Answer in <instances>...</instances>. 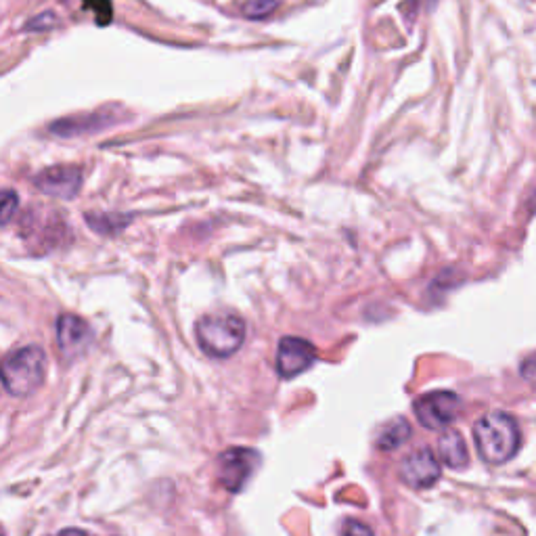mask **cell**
Returning <instances> with one entry per match:
<instances>
[{"label": "cell", "instance_id": "cell-13", "mask_svg": "<svg viewBox=\"0 0 536 536\" xmlns=\"http://www.w3.org/2000/svg\"><path fill=\"white\" fill-rule=\"evenodd\" d=\"M86 222L97 233L114 235V233H120L128 225L130 216H126V214H86Z\"/></svg>", "mask_w": 536, "mask_h": 536}, {"label": "cell", "instance_id": "cell-19", "mask_svg": "<svg viewBox=\"0 0 536 536\" xmlns=\"http://www.w3.org/2000/svg\"><path fill=\"white\" fill-rule=\"evenodd\" d=\"M520 371H522V377H524V379H528V382L536 384V352L530 354V356H526Z\"/></svg>", "mask_w": 536, "mask_h": 536}, {"label": "cell", "instance_id": "cell-20", "mask_svg": "<svg viewBox=\"0 0 536 536\" xmlns=\"http://www.w3.org/2000/svg\"><path fill=\"white\" fill-rule=\"evenodd\" d=\"M55 536H91V534H86L84 530H78V528H65V530L57 532Z\"/></svg>", "mask_w": 536, "mask_h": 536}, {"label": "cell", "instance_id": "cell-1", "mask_svg": "<svg viewBox=\"0 0 536 536\" xmlns=\"http://www.w3.org/2000/svg\"><path fill=\"white\" fill-rule=\"evenodd\" d=\"M478 455L490 465H503L520 451L522 434L518 421L507 413L495 411L480 417L474 426Z\"/></svg>", "mask_w": 536, "mask_h": 536}, {"label": "cell", "instance_id": "cell-9", "mask_svg": "<svg viewBox=\"0 0 536 536\" xmlns=\"http://www.w3.org/2000/svg\"><path fill=\"white\" fill-rule=\"evenodd\" d=\"M398 474L409 488H430L440 480V461L430 449H417L405 457Z\"/></svg>", "mask_w": 536, "mask_h": 536}, {"label": "cell", "instance_id": "cell-7", "mask_svg": "<svg viewBox=\"0 0 536 536\" xmlns=\"http://www.w3.org/2000/svg\"><path fill=\"white\" fill-rule=\"evenodd\" d=\"M315 363H317V350L308 340L289 335V338H283L279 342L277 373L283 379H294L300 373L308 371Z\"/></svg>", "mask_w": 536, "mask_h": 536}, {"label": "cell", "instance_id": "cell-17", "mask_svg": "<svg viewBox=\"0 0 536 536\" xmlns=\"http://www.w3.org/2000/svg\"><path fill=\"white\" fill-rule=\"evenodd\" d=\"M17 206H19V197H17V193L11 191V189H7V191L3 193V225H9V220L13 218Z\"/></svg>", "mask_w": 536, "mask_h": 536}, {"label": "cell", "instance_id": "cell-2", "mask_svg": "<svg viewBox=\"0 0 536 536\" xmlns=\"http://www.w3.org/2000/svg\"><path fill=\"white\" fill-rule=\"evenodd\" d=\"M199 348L214 359L233 356L245 342V321L231 310H216L201 317L195 327Z\"/></svg>", "mask_w": 536, "mask_h": 536}, {"label": "cell", "instance_id": "cell-11", "mask_svg": "<svg viewBox=\"0 0 536 536\" xmlns=\"http://www.w3.org/2000/svg\"><path fill=\"white\" fill-rule=\"evenodd\" d=\"M438 453H440V461L446 467H453V469H461L469 461L465 438L457 430H446L440 436V440H438Z\"/></svg>", "mask_w": 536, "mask_h": 536}, {"label": "cell", "instance_id": "cell-16", "mask_svg": "<svg viewBox=\"0 0 536 536\" xmlns=\"http://www.w3.org/2000/svg\"><path fill=\"white\" fill-rule=\"evenodd\" d=\"M55 24H57V17H55V13H40V15H36L34 19H30V21H28L26 30H34V32H40V30H51Z\"/></svg>", "mask_w": 536, "mask_h": 536}, {"label": "cell", "instance_id": "cell-4", "mask_svg": "<svg viewBox=\"0 0 536 536\" xmlns=\"http://www.w3.org/2000/svg\"><path fill=\"white\" fill-rule=\"evenodd\" d=\"M260 455L252 449L235 446L218 457V484L237 495L254 476Z\"/></svg>", "mask_w": 536, "mask_h": 536}, {"label": "cell", "instance_id": "cell-15", "mask_svg": "<svg viewBox=\"0 0 536 536\" xmlns=\"http://www.w3.org/2000/svg\"><path fill=\"white\" fill-rule=\"evenodd\" d=\"M82 5L95 13V19H97L99 26H107L111 21V15H114V9H111V0H82Z\"/></svg>", "mask_w": 536, "mask_h": 536}, {"label": "cell", "instance_id": "cell-3", "mask_svg": "<svg viewBox=\"0 0 536 536\" xmlns=\"http://www.w3.org/2000/svg\"><path fill=\"white\" fill-rule=\"evenodd\" d=\"M47 373V354L40 346L13 350L3 363V384L11 396L34 394Z\"/></svg>", "mask_w": 536, "mask_h": 536}, {"label": "cell", "instance_id": "cell-10", "mask_svg": "<svg viewBox=\"0 0 536 536\" xmlns=\"http://www.w3.org/2000/svg\"><path fill=\"white\" fill-rule=\"evenodd\" d=\"M57 342L59 350L67 359H76L84 354L93 342V329L78 315H61L57 319Z\"/></svg>", "mask_w": 536, "mask_h": 536}, {"label": "cell", "instance_id": "cell-14", "mask_svg": "<svg viewBox=\"0 0 536 536\" xmlns=\"http://www.w3.org/2000/svg\"><path fill=\"white\" fill-rule=\"evenodd\" d=\"M279 9V0H248L243 5V15L248 19H264Z\"/></svg>", "mask_w": 536, "mask_h": 536}, {"label": "cell", "instance_id": "cell-6", "mask_svg": "<svg viewBox=\"0 0 536 536\" xmlns=\"http://www.w3.org/2000/svg\"><path fill=\"white\" fill-rule=\"evenodd\" d=\"M118 116H120V107L111 105L99 111H91V114H84V116L57 120L49 126V130L55 134V137L76 139V137H84V134H95V132L116 126L120 122Z\"/></svg>", "mask_w": 536, "mask_h": 536}, {"label": "cell", "instance_id": "cell-5", "mask_svg": "<svg viewBox=\"0 0 536 536\" xmlns=\"http://www.w3.org/2000/svg\"><path fill=\"white\" fill-rule=\"evenodd\" d=\"M461 398L455 392H430L415 400V415L426 430H444L459 417Z\"/></svg>", "mask_w": 536, "mask_h": 536}, {"label": "cell", "instance_id": "cell-12", "mask_svg": "<svg viewBox=\"0 0 536 536\" xmlns=\"http://www.w3.org/2000/svg\"><path fill=\"white\" fill-rule=\"evenodd\" d=\"M411 438V426L405 417H396L388 421L382 434L377 438V449L382 451H396L398 446L405 444Z\"/></svg>", "mask_w": 536, "mask_h": 536}, {"label": "cell", "instance_id": "cell-18", "mask_svg": "<svg viewBox=\"0 0 536 536\" xmlns=\"http://www.w3.org/2000/svg\"><path fill=\"white\" fill-rule=\"evenodd\" d=\"M340 536H375V534H373V530L367 524H363L359 520H348L344 524Z\"/></svg>", "mask_w": 536, "mask_h": 536}, {"label": "cell", "instance_id": "cell-8", "mask_svg": "<svg viewBox=\"0 0 536 536\" xmlns=\"http://www.w3.org/2000/svg\"><path fill=\"white\" fill-rule=\"evenodd\" d=\"M34 187L57 199H74L82 189V172L76 166H53L34 176Z\"/></svg>", "mask_w": 536, "mask_h": 536}]
</instances>
